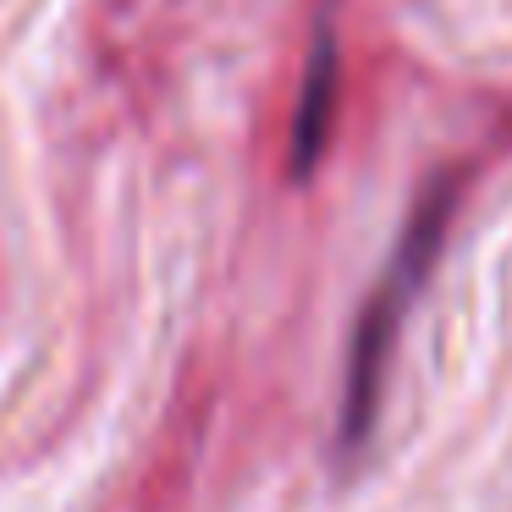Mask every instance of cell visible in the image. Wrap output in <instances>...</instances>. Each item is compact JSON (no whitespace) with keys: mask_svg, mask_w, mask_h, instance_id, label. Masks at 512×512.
Here are the masks:
<instances>
[{"mask_svg":"<svg viewBox=\"0 0 512 512\" xmlns=\"http://www.w3.org/2000/svg\"><path fill=\"white\" fill-rule=\"evenodd\" d=\"M446 210H452V193L435 188L430 199H424V210H419V221H413L402 254L391 259V276L380 281L375 303H369V314H364V331H358V347H353V369H347V441H358V435L369 430L375 391H380V364H386V342H391V331H397V320H402V303L413 298L424 265H430Z\"/></svg>","mask_w":512,"mask_h":512,"instance_id":"cell-1","label":"cell"},{"mask_svg":"<svg viewBox=\"0 0 512 512\" xmlns=\"http://www.w3.org/2000/svg\"><path fill=\"white\" fill-rule=\"evenodd\" d=\"M336 116V39L331 28H320L314 39L309 72H303V94H298V116H292V166L309 171L325 149V133H331Z\"/></svg>","mask_w":512,"mask_h":512,"instance_id":"cell-2","label":"cell"}]
</instances>
